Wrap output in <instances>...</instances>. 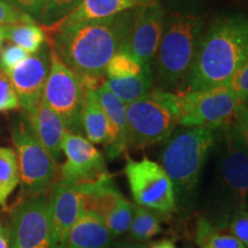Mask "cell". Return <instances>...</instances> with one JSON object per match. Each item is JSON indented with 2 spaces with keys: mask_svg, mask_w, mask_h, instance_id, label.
<instances>
[{
  "mask_svg": "<svg viewBox=\"0 0 248 248\" xmlns=\"http://www.w3.org/2000/svg\"><path fill=\"white\" fill-rule=\"evenodd\" d=\"M217 140V131L188 128L170 139L161 153V167L171 179L178 206L195 199L201 173Z\"/></svg>",
  "mask_w": 248,
  "mask_h": 248,
  "instance_id": "4",
  "label": "cell"
},
{
  "mask_svg": "<svg viewBox=\"0 0 248 248\" xmlns=\"http://www.w3.org/2000/svg\"><path fill=\"white\" fill-rule=\"evenodd\" d=\"M226 229L229 233L233 235L248 248V210H241L232 217Z\"/></svg>",
  "mask_w": 248,
  "mask_h": 248,
  "instance_id": "33",
  "label": "cell"
},
{
  "mask_svg": "<svg viewBox=\"0 0 248 248\" xmlns=\"http://www.w3.org/2000/svg\"><path fill=\"white\" fill-rule=\"evenodd\" d=\"M147 67L142 64L137 58H135L128 49H122L116 53L108 62L106 68L107 78L122 79L137 76L141 74Z\"/></svg>",
  "mask_w": 248,
  "mask_h": 248,
  "instance_id": "27",
  "label": "cell"
},
{
  "mask_svg": "<svg viewBox=\"0 0 248 248\" xmlns=\"http://www.w3.org/2000/svg\"><path fill=\"white\" fill-rule=\"evenodd\" d=\"M154 1L156 0H82L80 5L73 13L52 28L115 16L125 12L140 8L142 6L150 5ZM52 28H44V29H52Z\"/></svg>",
  "mask_w": 248,
  "mask_h": 248,
  "instance_id": "19",
  "label": "cell"
},
{
  "mask_svg": "<svg viewBox=\"0 0 248 248\" xmlns=\"http://www.w3.org/2000/svg\"><path fill=\"white\" fill-rule=\"evenodd\" d=\"M204 22L200 15L176 12L166 18L156 57V79L163 88H175L186 82L193 64Z\"/></svg>",
  "mask_w": 248,
  "mask_h": 248,
  "instance_id": "5",
  "label": "cell"
},
{
  "mask_svg": "<svg viewBox=\"0 0 248 248\" xmlns=\"http://www.w3.org/2000/svg\"><path fill=\"white\" fill-rule=\"evenodd\" d=\"M78 186L84 199V212L94 213L113 237L128 232L135 204L121 194L109 173Z\"/></svg>",
  "mask_w": 248,
  "mask_h": 248,
  "instance_id": "11",
  "label": "cell"
},
{
  "mask_svg": "<svg viewBox=\"0 0 248 248\" xmlns=\"http://www.w3.org/2000/svg\"><path fill=\"white\" fill-rule=\"evenodd\" d=\"M82 0H45L39 22L43 28H52L78 7Z\"/></svg>",
  "mask_w": 248,
  "mask_h": 248,
  "instance_id": "28",
  "label": "cell"
},
{
  "mask_svg": "<svg viewBox=\"0 0 248 248\" xmlns=\"http://www.w3.org/2000/svg\"><path fill=\"white\" fill-rule=\"evenodd\" d=\"M6 1L22 11L36 22H39L45 0H6Z\"/></svg>",
  "mask_w": 248,
  "mask_h": 248,
  "instance_id": "35",
  "label": "cell"
},
{
  "mask_svg": "<svg viewBox=\"0 0 248 248\" xmlns=\"http://www.w3.org/2000/svg\"><path fill=\"white\" fill-rule=\"evenodd\" d=\"M86 89L84 80L51 48V68L42 100L63 121L68 131L79 133L80 113Z\"/></svg>",
  "mask_w": 248,
  "mask_h": 248,
  "instance_id": "9",
  "label": "cell"
},
{
  "mask_svg": "<svg viewBox=\"0 0 248 248\" xmlns=\"http://www.w3.org/2000/svg\"><path fill=\"white\" fill-rule=\"evenodd\" d=\"M213 166L201 198L202 217L221 230L248 206V152L232 138L230 131H217L212 151Z\"/></svg>",
  "mask_w": 248,
  "mask_h": 248,
  "instance_id": "3",
  "label": "cell"
},
{
  "mask_svg": "<svg viewBox=\"0 0 248 248\" xmlns=\"http://www.w3.org/2000/svg\"><path fill=\"white\" fill-rule=\"evenodd\" d=\"M135 12L43 29L51 36L49 47L66 66L83 79L105 82L108 62L128 45Z\"/></svg>",
  "mask_w": 248,
  "mask_h": 248,
  "instance_id": "1",
  "label": "cell"
},
{
  "mask_svg": "<svg viewBox=\"0 0 248 248\" xmlns=\"http://www.w3.org/2000/svg\"><path fill=\"white\" fill-rule=\"evenodd\" d=\"M62 153L66 161L60 167V179L80 185L107 173L102 154L80 133L67 131L62 141Z\"/></svg>",
  "mask_w": 248,
  "mask_h": 248,
  "instance_id": "13",
  "label": "cell"
},
{
  "mask_svg": "<svg viewBox=\"0 0 248 248\" xmlns=\"http://www.w3.org/2000/svg\"><path fill=\"white\" fill-rule=\"evenodd\" d=\"M51 248H66L73 226L84 212V199L79 186L59 178L48 197Z\"/></svg>",
  "mask_w": 248,
  "mask_h": 248,
  "instance_id": "14",
  "label": "cell"
},
{
  "mask_svg": "<svg viewBox=\"0 0 248 248\" xmlns=\"http://www.w3.org/2000/svg\"><path fill=\"white\" fill-rule=\"evenodd\" d=\"M30 54L23 48L14 44H9L0 51V69L8 74L29 58Z\"/></svg>",
  "mask_w": 248,
  "mask_h": 248,
  "instance_id": "30",
  "label": "cell"
},
{
  "mask_svg": "<svg viewBox=\"0 0 248 248\" xmlns=\"http://www.w3.org/2000/svg\"><path fill=\"white\" fill-rule=\"evenodd\" d=\"M35 21L6 0H0V27Z\"/></svg>",
  "mask_w": 248,
  "mask_h": 248,
  "instance_id": "34",
  "label": "cell"
},
{
  "mask_svg": "<svg viewBox=\"0 0 248 248\" xmlns=\"http://www.w3.org/2000/svg\"><path fill=\"white\" fill-rule=\"evenodd\" d=\"M166 13L159 0L135 12L126 49L142 64L152 67L162 38Z\"/></svg>",
  "mask_w": 248,
  "mask_h": 248,
  "instance_id": "15",
  "label": "cell"
},
{
  "mask_svg": "<svg viewBox=\"0 0 248 248\" xmlns=\"http://www.w3.org/2000/svg\"><path fill=\"white\" fill-rule=\"evenodd\" d=\"M248 59V20L243 14L223 15L203 31L187 91L225 85Z\"/></svg>",
  "mask_w": 248,
  "mask_h": 248,
  "instance_id": "2",
  "label": "cell"
},
{
  "mask_svg": "<svg viewBox=\"0 0 248 248\" xmlns=\"http://www.w3.org/2000/svg\"><path fill=\"white\" fill-rule=\"evenodd\" d=\"M129 147L142 148L171 137L178 124L177 92L153 89L126 106Z\"/></svg>",
  "mask_w": 248,
  "mask_h": 248,
  "instance_id": "6",
  "label": "cell"
},
{
  "mask_svg": "<svg viewBox=\"0 0 248 248\" xmlns=\"http://www.w3.org/2000/svg\"><path fill=\"white\" fill-rule=\"evenodd\" d=\"M147 248H176V246L171 240H161L156 241Z\"/></svg>",
  "mask_w": 248,
  "mask_h": 248,
  "instance_id": "38",
  "label": "cell"
},
{
  "mask_svg": "<svg viewBox=\"0 0 248 248\" xmlns=\"http://www.w3.org/2000/svg\"><path fill=\"white\" fill-rule=\"evenodd\" d=\"M195 244L199 248H246L237 238L223 232L202 216L198 217Z\"/></svg>",
  "mask_w": 248,
  "mask_h": 248,
  "instance_id": "25",
  "label": "cell"
},
{
  "mask_svg": "<svg viewBox=\"0 0 248 248\" xmlns=\"http://www.w3.org/2000/svg\"><path fill=\"white\" fill-rule=\"evenodd\" d=\"M0 248H9V228L0 223Z\"/></svg>",
  "mask_w": 248,
  "mask_h": 248,
  "instance_id": "37",
  "label": "cell"
},
{
  "mask_svg": "<svg viewBox=\"0 0 248 248\" xmlns=\"http://www.w3.org/2000/svg\"><path fill=\"white\" fill-rule=\"evenodd\" d=\"M20 107L16 92L7 74L0 69V113L15 110Z\"/></svg>",
  "mask_w": 248,
  "mask_h": 248,
  "instance_id": "31",
  "label": "cell"
},
{
  "mask_svg": "<svg viewBox=\"0 0 248 248\" xmlns=\"http://www.w3.org/2000/svg\"><path fill=\"white\" fill-rule=\"evenodd\" d=\"M177 94L178 124L186 128H202L213 131L230 129L238 110L245 104L243 99L225 85Z\"/></svg>",
  "mask_w": 248,
  "mask_h": 248,
  "instance_id": "7",
  "label": "cell"
},
{
  "mask_svg": "<svg viewBox=\"0 0 248 248\" xmlns=\"http://www.w3.org/2000/svg\"><path fill=\"white\" fill-rule=\"evenodd\" d=\"M9 248H51L48 198L24 199L12 212Z\"/></svg>",
  "mask_w": 248,
  "mask_h": 248,
  "instance_id": "12",
  "label": "cell"
},
{
  "mask_svg": "<svg viewBox=\"0 0 248 248\" xmlns=\"http://www.w3.org/2000/svg\"><path fill=\"white\" fill-rule=\"evenodd\" d=\"M12 139L17 157L22 194L26 199L46 195L59 179L58 161L35 137L28 122L20 121L15 125Z\"/></svg>",
  "mask_w": 248,
  "mask_h": 248,
  "instance_id": "8",
  "label": "cell"
},
{
  "mask_svg": "<svg viewBox=\"0 0 248 248\" xmlns=\"http://www.w3.org/2000/svg\"><path fill=\"white\" fill-rule=\"evenodd\" d=\"M51 68V47L45 43L35 54H31L20 66L7 74L16 92L20 107L30 113L42 100L43 91Z\"/></svg>",
  "mask_w": 248,
  "mask_h": 248,
  "instance_id": "16",
  "label": "cell"
},
{
  "mask_svg": "<svg viewBox=\"0 0 248 248\" xmlns=\"http://www.w3.org/2000/svg\"><path fill=\"white\" fill-rule=\"evenodd\" d=\"M109 248H147V246L145 244H138L130 240H123L113 243Z\"/></svg>",
  "mask_w": 248,
  "mask_h": 248,
  "instance_id": "36",
  "label": "cell"
},
{
  "mask_svg": "<svg viewBox=\"0 0 248 248\" xmlns=\"http://www.w3.org/2000/svg\"><path fill=\"white\" fill-rule=\"evenodd\" d=\"M114 237L94 213L83 212L73 226L66 248H109Z\"/></svg>",
  "mask_w": 248,
  "mask_h": 248,
  "instance_id": "20",
  "label": "cell"
},
{
  "mask_svg": "<svg viewBox=\"0 0 248 248\" xmlns=\"http://www.w3.org/2000/svg\"><path fill=\"white\" fill-rule=\"evenodd\" d=\"M161 228L160 216L154 210L135 204L131 223L129 226V240L133 243L145 244L159 234Z\"/></svg>",
  "mask_w": 248,
  "mask_h": 248,
  "instance_id": "24",
  "label": "cell"
},
{
  "mask_svg": "<svg viewBox=\"0 0 248 248\" xmlns=\"http://www.w3.org/2000/svg\"><path fill=\"white\" fill-rule=\"evenodd\" d=\"M20 183L16 153L13 148L0 146V206L7 204L8 198Z\"/></svg>",
  "mask_w": 248,
  "mask_h": 248,
  "instance_id": "26",
  "label": "cell"
},
{
  "mask_svg": "<svg viewBox=\"0 0 248 248\" xmlns=\"http://www.w3.org/2000/svg\"><path fill=\"white\" fill-rule=\"evenodd\" d=\"M229 131L237 144L248 152V102L239 108Z\"/></svg>",
  "mask_w": 248,
  "mask_h": 248,
  "instance_id": "29",
  "label": "cell"
},
{
  "mask_svg": "<svg viewBox=\"0 0 248 248\" xmlns=\"http://www.w3.org/2000/svg\"><path fill=\"white\" fill-rule=\"evenodd\" d=\"M124 173L137 206L163 215L178 209L172 182L160 163L147 157L133 160L128 156Z\"/></svg>",
  "mask_w": 248,
  "mask_h": 248,
  "instance_id": "10",
  "label": "cell"
},
{
  "mask_svg": "<svg viewBox=\"0 0 248 248\" xmlns=\"http://www.w3.org/2000/svg\"><path fill=\"white\" fill-rule=\"evenodd\" d=\"M225 86L245 102H248V59L232 76V78L226 83Z\"/></svg>",
  "mask_w": 248,
  "mask_h": 248,
  "instance_id": "32",
  "label": "cell"
},
{
  "mask_svg": "<svg viewBox=\"0 0 248 248\" xmlns=\"http://www.w3.org/2000/svg\"><path fill=\"white\" fill-rule=\"evenodd\" d=\"M26 116L31 131L38 141L55 160H60L62 141L68 131L63 121L43 100L32 111L26 113Z\"/></svg>",
  "mask_w": 248,
  "mask_h": 248,
  "instance_id": "18",
  "label": "cell"
},
{
  "mask_svg": "<svg viewBox=\"0 0 248 248\" xmlns=\"http://www.w3.org/2000/svg\"><path fill=\"white\" fill-rule=\"evenodd\" d=\"M94 94L109 122V140L105 145L107 155L110 159H115L129 147L126 105L116 98L105 84L95 89Z\"/></svg>",
  "mask_w": 248,
  "mask_h": 248,
  "instance_id": "17",
  "label": "cell"
},
{
  "mask_svg": "<svg viewBox=\"0 0 248 248\" xmlns=\"http://www.w3.org/2000/svg\"><path fill=\"white\" fill-rule=\"evenodd\" d=\"M80 128L92 144L106 145L109 140V122L93 90L88 89L86 91L80 113Z\"/></svg>",
  "mask_w": 248,
  "mask_h": 248,
  "instance_id": "21",
  "label": "cell"
},
{
  "mask_svg": "<svg viewBox=\"0 0 248 248\" xmlns=\"http://www.w3.org/2000/svg\"><path fill=\"white\" fill-rule=\"evenodd\" d=\"M5 42V37H4V29L2 27H0V51H1L2 47V43Z\"/></svg>",
  "mask_w": 248,
  "mask_h": 248,
  "instance_id": "39",
  "label": "cell"
},
{
  "mask_svg": "<svg viewBox=\"0 0 248 248\" xmlns=\"http://www.w3.org/2000/svg\"><path fill=\"white\" fill-rule=\"evenodd\" d=\"M5 40L23 48L30 55L38 52L46 43V32L36 21L2 27Z\"/></svg>",
  "mask_w": 248,
  "mask_h": 248,
  "instance_id": "23",
  "label": "cell"
},
{
  "mask_svg": "<svg viewBox=\"0 0 248 248\" xmlns=\"http://www.w3.org/2000/svg\"><path fill=\"white\" fill-rule=\"evenodd\" d=\"M153 70L152 68H146L137 76L122 79L107 78L104 84L116 98L128 106L150 93L153 90Z\"/></svg>",
  "mask_w": 248,
  "mask_h": 248,
  "instance_id": "22",
  "label": "cell"
}]
</instances>
